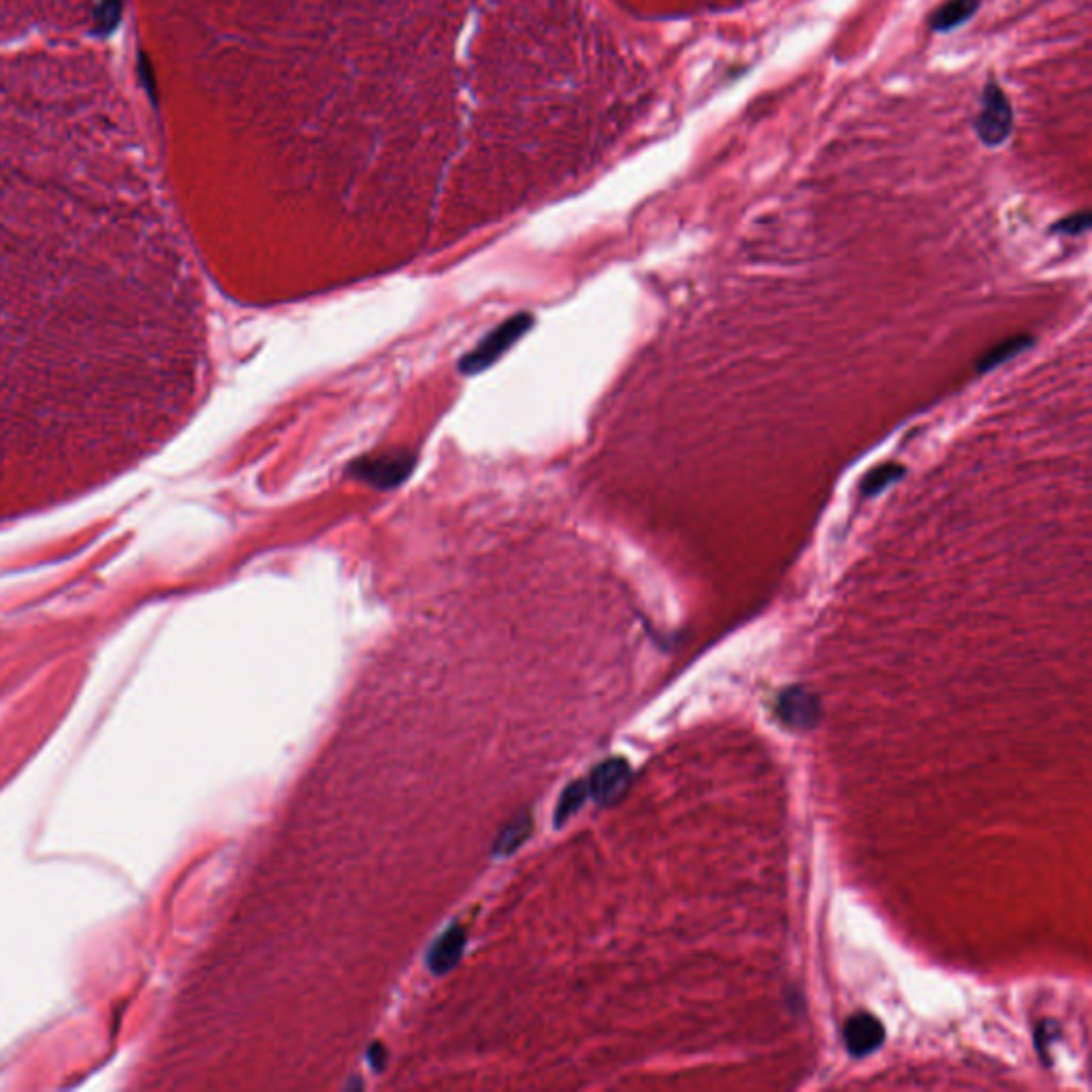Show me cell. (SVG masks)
<instances>
[{"label":"cell","mask_w":1092,"mask_h":1092,"mask_svg":"<svg viewBox=\"0 0 1092 1092\" xmlns=\"http://www.w3.org/2000/svg\"><path fill=\"white\" fill-rule=\"evenodd\" d=\"M203 333L133 114L0 69V519L162 445L194 403Z\"/></svg>","instance_id":"obj_1"},{"label":"cell","mask_w":1092,"mask_h":1092,"mask_svg":"<svg viewBox=\"0 0 1092 1092\" xmlns=\"http://www.w3.org/2000/svg\"><path fill=\"white\" fill-rule=\"evenodd\" d=\"M1013 124L1011 105L1005 97V92L996 84H988L982 101V109L975 120V133L986 145H1001Z\"/></svg>","instance_id":"obj_2"},{"label":"cell","mask_w":1092,"mask_h":1092,"mask_svg":"<svg viewBox=\"0 0 1092 1092\" xmlns=\"http://www.w3.org/2000/svg\"><path fill=\"white\" fill-rule=\"evenodd\" d=\"M631 785V768L623 758H610L602 762L589 777V796L600 807L617 804Z\"/></svg>","instance_id":"obj_3"},{"label":"cell","mask_w":1092,"mask_h":1092,"mask_svg":"<svg viewBox=\"0 0 1092 1092\" xmlns=\"http://www.w3.org/2000/svg\"><path fill=\"white\" fill-rule=\"evenodd\" d=\"M414 457L408 453H384L380 457H365L361 460L352 472L361 481L376 485V487H393L401 483L410 470H412Z\"/></svg>","instance_id":"obj_4"},{"label":"cell","mask_w":1092,"mask_h":1092,"mask_svg":"<svg viewBox=\"0 0 1092 1092\" xmlns=\"http://www.w3.org/2000/svg\"><path fill=\"white\" fill-rule=\"evenodd\" d=\"M843 1039H845V1045H847V1052L855 1058H864L872 1052H878L886 1039V1030L882 1026V1022L870 1016V1013H855L853 1018L847 1020L845 1024V1030H843Z\"/></svg>","instance_id":"obj_5"},{"label":"cell","mask_w":1092,"mask_h":1092,"mask_svg":"<svg viewBox=\"0 0 1092 1092\" xmlns=\"http://www.w3.org/2000/svg\"><path fill=\"white\" fill-rule=\"evenodd\" d=\"M530 325V318L527 316H517L513 318L510 323L502 325L498 331H493L489 335V340H485L466 361H464V369L466 371H476V369H483L487 367V363H491L508 344H513L523 331L525 327Z\"/></svg>","instance_id":"obj_6"},{"label":"cell","mask_w":1092,"mask_h":1092,"mask_svg":"<svg viewBox=\"0 0 1092 1092\" xmlns=\"http://www.w3.org/2000/svg\"><path fill=\"white\" fill-rule=\"evenodd\" d=\"M779 717L798 730L813 728L819 720V703L813 694L802 688H792L781 694L779 700Z\"/></svg>","instance_id":"obj_7"},{"label":"cell","mask_w":1092,"mask_h":1092,"mask_svg":"<svg viewBox=\"0 0 1092 1092\" xmlns=\"http://www.w3.org/2000/svg\"><path fill=\"white\" fill-rule=\"evenodd\" d=\"M464 950H466V931L462 926H453L431 946V950L427 954V965L435 975H445L460 963Z\"/></svg>","instance_id":"obj_8"},{"label":"cell","mask_w":1092,"mask_h":1092,"mask_svg":"<svg viewBox=\"0 0 1092 1092\" xmlns=\"http://www.w3.org/2000/svg\"><path fill=\"white\" fill-rule=\"evenodd\" d=\"M1033 337L1028 335H1013V337H1007L1003 340L1001 344H996L994 348H990L977 363V369L984 374V371H990V369H996L1001 367L1003 363L1016 359L1018 354H1022L1024 350H1028L1033 346Z\"/></svg>","instance_id":"obj_9"},{"label":"cell","mask_w":1092,"mask_h":1092,"mask_svg":"<svg viewBox=\"0 0 1092 1092\" xmlns=\"http://www.w3.org/2000/svg\"><path fill=\"white\" fill-rule=\"evenodd\" d=\"M980 7V0H950L948 5H943L935 18H933V29L939 31V33H950L958 27H963Z\"/></svg>","instance_id":"obj_10"},{"label":"cell","mask_w":1092,"mask_h":1092,"mask_svg":"<svg viewBox=\"0 0 1092 1092\" xmlns=\"http://www.w3.org/2000/svg\"><path fill=\"white\" fill-rule=\"evenodd\" d=\"M530 834H532V817L527 813L517 815L498 834V840H496V847H493L496 855H510L513 851H517L527 840Z\"/></svg>","instance_id":"obj_11"},{"label":"cell","mask_w":1092,"mask_h":1092,"mask_svg":"<svg viewBox=\"0 0 1092 1092\" xmlns=\"http://www.w3.org/2000/svg\"><path fill=\"white\" fill-rule=\"evenodd\" d=\"M905 476V468L903 466H897V464H886V466H880L872 470L870 474L864 476L860 489L862 493L868 498V496H880L882 491H886L888 487H892L895 483H899L901 479Z\"/></svg>","instance_id":"obj_12"},{"label":"cell","mask_w":1092,"mask_h":1092,"mask_svg":"<svg viewBox=\"0 0 1092 1092\" xmlns=\"http://www.w3.org/2000/svg\"><path fill=\"white\" fill-rule=\"evenodd\" d=\"M587 796H589L587 783H583V781L570 783L566 787V792L561 794V798H559V804H557V811H555V821L561 826L568 817H572L583 807Z\"/></svg>","instance_id":"obj_13"},{"label":"cell","mask_w":1092,"mask_h":1092,"mask_svg":"<svg viewBox=\"0 0 1092 1092\" xmlns=\"http://www.w3.org/2000/svg\"><path fill=\"white\" fill-rule=\"evenodd\" d=\"M1088 229H1090V213L1088 211H1079V213L1067 215V218H1062L1060 223H1056L1052 227V231L1062 233V236H1084Z\"/></svg>","instance_id":"obj_14"},{"label":"cell","mask_w":1092,"mask_h":1092,"mask_svg":"<svg viewBox=\"0 0 1092 1092\" xmlns=\"http://www.w3.org/2000/svg\"><path fill=\"white\" fill-rule=\"evenodd\" d=\"M367 1058H369V1062L374 1064V1069H382V1067L386 1064V1050H384L382 1045H378V1043H376V1045H371V1047H369Z\"/></svg>","instance_id":"obj_15"}]
</instances>
